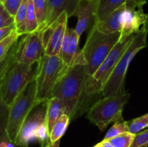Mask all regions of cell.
Wrapping results in <instances>:
<instances>
[{
	"instance_id": "cell-1",
	"label": "cell",
	"mask_w": 148,
	"mask_h": 147,
	"mask_svg": "<svg viewBox=\"0 0 148 147\" xmlns=\"http://www.w3.org/2000/svg\"><path fill=\"white\" fill-rule=\"evenodd\" d=\"M85 66L76 65L69 68L65 71L52 92L51 97L60 99L64 114L69 115L70 118L75 116L79 109L78 107L81 98L85 93Z\"/></svg>"
},
{
	"instance_id": "cell-2",
	"label": "cell",
	"mask_w": 148,
	"mask_h": 147,
	"mask_svg": "<svg viewBox=\"0 0 148 147\" xmlns=\"http://www.w3.org/2000/svg\"><path fill=\"white\" fill-rule=\"evenodd\" d=\"M121 33L106 34L100 32L94 24L90 30L82 50L85 61L86 81L95 74L119 40Z\"/></svg>"
},
{
	"instance_id": "cell-3",
	"label": "cell",
	"mask_w": 148,
	"mask_h": 147,
	"mask_svg": "<svg viewBox=\"0 0 148 147\" xmlns=\"http://www.w3.org/2000/svg\"><path fill=\"white\" fill-rule=\"evenodd\" d=\"M147 33L148 23L136 34L133 41L117 63L103 89L102 94L103 97L112 96L125 92L124 82L129 66L135 55L147 46Z\"/></svg>"
},
{
	"instance_id": "cell-4",
	"label": "cell",
	"mask_w": 148,
	"mask_h": 147,
	"mask_svg": "<svg viewBox=\"0 0 148 147\" xmlns=\"http://www.w3.org/2000/svg\"><path fill=\"white\" fill-rule=\"evenodd\" d=\"M39 61L33 64L16 61L0 84V98L10 108L23 89L36 79Z\"/></svg>"
},
{
	"instance_id": "cell-5",
	"label": "cell",
	"mask_w": 148,
	"mask_h": 147,
	"mask_svg": "<svg viewBox=\"0 0 148 147\" xmlns=\"http://www.w3.org/2000/svg\"><path fill=\"white\" fill-rule=\"evenodd\" d=\"M130 97V94L127 92L103 97L90 108L87 118L97 125L101 131H103L111 122L124 120L122 111Z\"/></svg>"
},
{
	"instance_id": "cell-6",
	"label": "cell",
	"mask_w": 148,
	"mask_h": 147,
	"mask_svg": "<svg viewBox=\"0 0 148 147\" xmlns=\"http://www.w3.org/2000/svg\"><path fill=\"white\" fill-rule=\"evenodd\" d=\"M135 35L136 34H134L120 37L119 40L98 70L85 82V93L87 96L95 95L101 92L102 93L106 84L112 74L117 63L133 41Z\"/></svg>"
},
{
	"instance_id": "cell-7",
	"label": "cell",
	"mask_w": 148,
	"mask_h": 147,
	"mask_svg": "<svg viewBox=\"0 0 148 147\" xmlns=\"http://www.w3.org/2000/svg\"><path fill=\"white\" fill-rule=\"evenodd\" d=\"M68 69L59 56L43 55L39 61L38 69L35 79L36 103L51 97L58 81Z\"/></svg>"
},
{
	"instance_id": "cell-8",
	"label": "cell",
	"mask_w": 148,
	"mask_h": 147,
	"mask_svg": "<svg viewBox=\"0 0 148 147\" xmlns=\"http://www.w3.org/2000/svg\"><path fill=\"white\" fill-rule=\"evenodd\" d=\"M36 104V82L32 80L15 98L9 108L6 131L10 139L15 142L22 125Z\"/></svg>"
},
{
	"instance_id": "cell-9",
	"label": "cell",
	"mask_w": 148,
	"mask_h": 147,
	"mask_svg": "<svg viewBox=\"0 0 148 147\" xmlns=\"http://www.w3.org/2000/svg\"><path fill=\"white\" fill-rule=\"evenodd\" d=\"M44 55L43 41L40 32L26 33L20 37L17 61L19 63L33 64Z\"/></svg>"
},
{
	"instance_id": "cell-10",
	"label": "cell",
	"mask_w": 148,
	"mask_h": 147,
	"mask_svg": "<svg viewBox=\"0 0 148 147\" xmlns=\"http://www.w3.org/2000/svg\"><path fill=\"white\" fill-rule=\"evenodd\" d=\"M48 99L38 102L28 114L22 125L14 144L28 145L35 138V133L39 125L46 122Z\"/></svg>"
},
{
	"instance_id": "cell-11",
	"label": "cell",
	"mask_w": 148,
	"mask_h": 147,
	"mask_svg": "<svg viewBox=\"0 0 148 147\" xmlns=\"http://www.w3.org/2000/svg\"><path fill=\"white\" fill-rule=\"evenodd\" d=\"M144 5L135 1L126 2L123 13L121 37L137 34L148 23V14L143 10Z\"/></svg>"
},
{
	"instance_id": "cell-12",
	"label": "cell",
	"mask_w": 148,
	"mask_h": 147,
	"mask_svg": "<svg viewBox=\"0 0 148 147\" xmlns=\"http://www.w3.org/2000/svg\"><path fill=\"white\" fill-rule=\"evenodd\" d=\"M79 38L75 28L66 27L59 57L68 68L86 64L82 50H79Z\"/></svg>"
},
{
	"instance_id": "cell-13",
	"label": "cell",
	"mask_w": 148,
	"mask_h": 147,
	"mask_svg": "<svg viewBox=\"0 0 148 147\" xmlns=\"http://www.w3.org/2000/svg\"><path fill=\"white\" fill-rule=\"evenodd\" d=\"M100 0H79L73 16L77 17L75 31L78 37L90 28V30L98 20Z\"/></svg>"
},
{
	"instance_id": "cell-14",
	"label": "cell",
	"mask_w": 148,
	"mask_h": 147,
	"mask_svg": "<svg viewBox=\"0 0 148 147\" xmlns=\"http://www.w3.org/2000/svg\"><path fill=\"white\" fill-rule=\"evenodd\" d=\"M78 1L79 0H47V14L43 30L54 22L64 12H66L69 17L73 16Z\"/></svg>"
},
{
	"instance_id": "cell-15",
	"label": "cell",
	"mask_w": 148,
	"mask_h": 147,
	"mask_svg": "<svg viewBox=\"0 0 148 147\" xmlns=\"http://www.w3.org/2000/svg\"><path fill=\"white\" fill-rule=\"evenodd\" d=\"M68 17L66 12H64L56 20L57 24L54 32L44 50V54L51 56H59L61 46L64 37L66 29L67 27Z\"/></svg>"
},
{
	"instance_id": "cell-16",
	"label": "cell",
	"mask_w": 148,
	"mask_h": 147,
	"mask_svg": "<svg viewBox=\"0 0 148 147\" xmlns=\"http://www.w3.org/2000/svg\"><path fill=\"white\" fill-rule=\"evenodd\" d=\"M126 8V3L111 13L106 18L103 20H98L95 26L98 30L106 34L120 32L122 29L123 13Z\"/></svg>"
},
{
	"instance_id": "cell-17",
	"label": "cell",
	"mask_w": 148,
	"mask_h": 147,
	"mask_svg": "<svg viewBox=\"0 0 148 147\" xmlns=\"http://www.w3.org/2000/svg\"><path fill=\"white\" fill-rule=\"evenodd\" d=\"M63 114H64V110L60 99L56 97H51L48 99L46 123L49 133L51 132L55 122Z\"/></svg>"
},
{
	"instance_id": "cell-18",
	"label": "cell",
	"mask_w": 148,
	"mask_h": 147,
	"mask_svg": "<svg viewBox=\"0 0 148 147\" xmlns=\"http://www.w3.org/2000/svg\"><path fill=\"white\" fill-rule=\"evenodd\" d=\"M20 37L13 43L7 54L0 60V84L4 79L7 74L17 61V50L19 47Z\"/></svg>"
},
{
	"instance_id": "cell-19",
	"label": "cell",
	"mask_w": 148,
	"mask_h": 147,
	"mask_svg": "<svg viewBox=\"0 0 148 147\" xmlns=\"http://www.w3.org/2000/svg\"><path fill=\"white\" fill-rule=\"evenodd\" d=\"M127 1H135L145 5L147 0H100L98 20L106 18L112 12Z\"/></svg>"
},
{
	"instance_id": "cell-20",
	"label": "cell",
	"mask_w": 148,
	"mask_h": 147,
	"mask_svg": "<svg viewBox=\"0 0 148 147\" xmlns=\"http://www.w3.org/2000/svg\"><path fill=\"white\" fill-rule=\"evenodd\" d=\"M70 120L71 118L69 115L63 114L55 122L50 133V140L51 144H54L56 141H59L63 136L69 126Z\"/></svg>"
},
{
	"instance_id": "cell-21",
	"label": "cell",
	"mask_w": 148,
	"mask_h": 147,
	"mask_svg": "<svg viewBox=\"0 0 148 147\" xmlns=\"http://www.w3.org/2000/svg\"><path fill=\"white\" fill-rule=\"evenodd\" d=\"M28 3L29 0H23L14 16V24H15L16 31L20 36L26 34L25 20Z\"/></svg>"
},
{
	"instance_id": "cell-22",
	"label": "cell",
	"mask_w": 148,
	"mask_h": 147,
	"mask_svg": "<svg viewBox=\"0 0 148 147\" xmlns=\"http://www.w3.org/2000/svg\"><path fill=\"white\" fill-rule=\"evenodd\" d=\"M32 1L39 24L37 31L42 32L44 29L45 21L47 14V0H32Z\"/></svg>"
},
{
	"instance_id": "cell-23",
	"label": "cell",
	"mask_w": 148,
	"mask_h": 147,
	"mask_svg": "<svg viewBox=\"0 0 148 147\" xmlns=\"http://www.w3.org/2000/svg\"><path fill=\"white\" fill-rule=\"evenodd\" d=\"M38 27L39 24L38 22L37 16H36V12H35L34 7H33V1L29 0L25 20L26 33H32L37 31Z\"/></svg>"
},
{
	"instance_id": "cell-24",
	"label": "cell",
	"mask_w": 148,
	"mask_h": 147,
	"mask_svg": "<svg viewBox=\"0 0 148 147\" xmlns=\"http://www.w3.org/2000/svg\"><path fill=\"white\" fill-rule=\"evenodd\" d=\"M129 132V122L126 120H120L115 122L106 134L103 140H109L114 137L124 133Z\"/></svg>"
},
{
	"instance_id": "cell-25",
	"label": "cell",
	"mask_w": 148,
	"mask_h": 147,
	"mask_svg": "<svg viewBox=\"0 0 148 147\" xmlns=\"http://www.w3.org/2000/svg\"><path fill=\"white\" fill-rule=\"evenodd\" d=\"M134 136L135 134L127 132L114 137L108 141L111 143L113 147H130L132 144Z\"/></svg>"
},
{
	"instance_id": "cell-26",
	"label": "cell",
	"mask_w": 148,
	"mask_h": 147,
	"mask_svg": "<svg viewBox=\"0 0 148 147\" xmlns=\"http://www.w3.org/2000/svg\"><path fill=\"white\" fill-rule=\"evenodd\" d=\"M128 122L129 132L133 134L138 133L145 128H148V113L128 121Z\"/></svg>"
},
{
	"instance_id": "cell-27",
	"label": "cell",
	"mask_w": 148,
	"mask_h": 147,
	"mask_svg": "<svg viewBox=\"0 0 148 147\" xmlns=\"http://www.w3.org/2000/svg\"><path fill=\"white\" fill-rule=\"evenodd\" d=\"M35 138L39 141L41 147H48L51 144L50 133L48 129L47 123L44 122L39 125L35 133Z\"/></svg>"
},
{
	"instance_id": "cell-28",
	"label": "cell",
	"mask_w": 148,
	"mask_h": 147,
	"mask_svg": "<svg viewBox=\"0 0 148 147\" xmlns=\"http://www.w3.org/2000/svg\"><path fill=\"white\" fill-rule=\"evenodd\" d=\"M20 37L16 30H13L7 37L0 41V60L7 53L13 43Z\"/></svg>"
},
{
	"instance_id": "cell-29",
	"label": "cell",
	"mask_w": 148,
	"mask_h": 147,
	"mask_svg": "<svg viewBox=\"0 0 148 147\" xmlns=\"http://www.w3.org/2000/svg\"><path fill=\"white\" fill-rule=\"evenodd\" d=\"M14 24V17L8 12L5 7L0 3V29Z\"/></svg>"
},
{
	"instance_id": "cell-30",
	"label": "cell",
	"mask_w": 148,
	"mask_h": 147,
	"mask_svg": "<svg viewBox=\"0 0 148 147\" xmlns=\"http://www.w3.org/2000/svg\"><path fill=\"white\" fill-rule=\"evenodd\" d=\"M148 146V129L135 134L130 147H146Z\"/></svg>"
},
{
	"instance_id": "cell-31",
	"label": "cell",
	"mask_w": 148,
	"mask_h": 147,
	"mask_svg": "<svg viewBox=\"0 0 148 147\" xmlns=\"http://www.w3.org/2000/svg\"><path fill=\"white\" fill-rule=\"evenodd\" d=\"M23 1V0H7L2 4L8 12L12 16L14 17Z\"/></svg>"
},
{
	"instance_id": "cell-32",
	"label": "cell",
	"mask_w": 148,
	"mask_h": 147,
	"mask_svg": "<svg viewBox=\"0 0 148 147\" xmlns=\"http://www.w3.org/2000/svg\"><path fill=\"white\" fill-rule=\"evenodd\" d=\"M14 30H16L15 24H12V25L8 26V27H5L0 29V41L4 40L5 37H7Z\"/></svg>"
},
{
	"instance_id": "cell-33",
	"label": "cell",
	"mask_w": 148,
	"mask_h": 147,
	"mask_svg": "<svg viewBox=\"0 0 148 147\" xmlns=\"http://www.w3.org/2000/svg\"><path fill=\"white\" fill-rule=\"evenodd\" d=\"M9 107H7L5 104L3 102L1 99L0 98V120L3 118H5L8 115Z\"/></svg>"
},
{
	"instance_id": "cell-34",
	"label": "cell",
	"mask_w": 148,
	"mask_h": 147,
	"mask_svg": "<svg viewBox=\"0 0 148 147\" xmlns=\"http://www.w3.org/2000/svg\"><path fill=\"white\" fill-rule=\"evenodd\" d=\"M7 118H8V115L0 120V141H1V138H2V136L4 135V134L6 133V128H7Z\"/></svg>"
},
{
	"instance_id": "cell-35",
	"label": "cell",
	"mask_w": 148,
	"mask_h": 147,
	"mask_svg": "<svg viewBox=\"0 0 148 147\" xmlns=\"http://www.w3.org/2000/svg\"><path fill=\"white\" fill-rule=\"evenodd\" d=\"M93 147H113L111 143L108 140H103L101 142L98 143L96 145L94 146Z\"/></svg>"
},
{
	"instance_id": "cell-36",
	"label": "cell",
	"mask_w": 148,
	"mask_h": 147,
	"mask_svg": "<svg viewBox=\"0 0 148 147\" xmlns=\"http://www.w3.org/2000/svg\"><path fill=\"white\" fill-rule=\"evenodd\" d=\"M59 146H60V140L56 141L54 144H51V143L48 147H59Z\"/></svg>"
},
{
	"instance_id": "cell-37",
	"label": "cell",
	"mask_w": 148,
	"mask_h": 147,
	"mask_svg": "<svg viewBox=\"0 0 148 147\" xmlns=\"http://www.w3.org/2000/svg\"><path fill=\"white\" fill-rule=\"evenodd\" d=\"M14 147H28V145H25V144H14Z\"/></svg>"
},
{
	"instance_id": "cell-38",
	"label": "cell",
	"mask_w": 148,
	"mask_h": 147,
	"mask_svg": "<svg viewBox=\"0 0 148 147\" xmlns=\"http://www.w3.org/2000/svg\"><path fill=\"white\" fill-rule=\"evenodd\" d=\"M5 1H7V0H0V2H1V4H3V3H4Z\"/></svg>"
},
{
	"instance_id": "cell-39",
	"label": "cell",
	"mask_w": 148,
	"mask_h": 147,
	"mask_svg": "<svg viewBox=\"0 0 148 147\" xmlns=\"http://www.w3.org/2000/svg\"><path fill=\"white\" fill-rule=\"evenodd\" d=\"M0 3H1V2H0Z\"/></svg>"
},
{
	"instance_id": "cell-40",
	"label": "cell",
	"mask_w": 148,
	"mask_h": 147,
	"mask_svg": "<svg viewBox=\"0 0 148 147\" xmlns=\"http://www.w3.org/2000/svg\"></svg>"
}]
</instances>
